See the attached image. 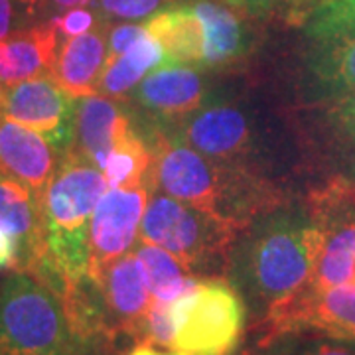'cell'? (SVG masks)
<instances>
[{
    "label": "cell",
    "instance_id": "cell-29",
    "mask_svg": "<svg viewBox=\"0 0 355 355\" xmlns=\"http://www.w3.org/2000/svg\"><path fill=\"white\" fill-rule=\"evenodd\" d=\"M148 36L146 24H119L107 36V46H109V58L125 53L128 48H132L139 40Z\"/></svg>",
    "mask_w": 355,
    "mask_h": 355
},
{
    "label": "cell",
    "instance_id": "cell-36",
    "mask_svg": "<svg viewBox=\"0 0 355 355\" xmlns=\"http://www.w3.org/2000/svg\"><path fill=\"white\" fill-rule=\"evenodd\" d=\"M128 355H176L174 352L172 354H164V352H158V349H154L150 343H140V345H137L132 352Z\"/></svg>",
    "mask_w": 355,
    "mask_h": 355
},
{
    "label": "cell",
    "instance_id": "cell-16",
    "mask_svg": "<svg viewBox=\"0 0 355 355\" xmlns=\"http://www.w3.org/2000/svg\"><path fill=\"white\" fill-rule=\"evenodd\" d=\"M109 60L107 36L101 30L65 38L58 50L51 76L76 99L93 95L99 87L105 65Z\"/></svg>",
    "mask_w": 355,
    "mask_h": 355
},
{
    "label": "cell",
    "instance_id": "cell-32",
    "mask_svg": "<svg viewBox=\"0 0 355 355\" xmlns=\"http://www.w3.org/2000/svg\"><path fill=\"white\" fill-rule=\"evenodd\" d=\"M298 355H355V342L343 340H320L306 345Z\"/></svg>",
    "mask_w": 355,
    "mask_h": 355
},
{
    "label": "cell",
    "instance_id": "cell-11",
    "mask_svg": "<svg viewBox=\"0 0 355 355\" xmlns=\"http://www.w3.org/2000/svg\"><path fill=\"white\" fill-rule=\"evenodd\" d=\"M53 144L32 128L0 114V164L4 174L42 196L55 168Z\"/></svg>",
    "mask_w": 355,
    "mask_h": 355
},
{
    "label": "cell",
    "instance_id": "cell-35",
    "mask_svg": "<svg viewBox=\"0 0 355 355\" xmlns=\"http://www.w3.org/2000/svg\"><path fill=\"white\" fill-rule=\"evenodd\" d=\"M91 0H48V8L51 12L62 14L69 8H77V6H85Z\"/></svg>",
    "mask_w": 355,
    "mask_h": 355
},
{
    "label": "cell",
    "instance_id": "cell-9",
    "mask_svg": "<svg viewBox=\"0 0 355 355\" xmlns=\"http://www.w3.org/2000/svg\"><path fill=\"white\" fill-rule=\"evenodd\" d=\"M76 109V97L55 77L40 76L6 89L2 114L44 135L55 148H65L73 139Z\"/></svg>",
    "mask_w": 355,
    "mask_h": 355
},
{
    "label": "cell",
    "instance_id": "cell-15",
    "mask_svg": "<svg viewBox=\"0 0 355 355\" xmlns=\"http://www.w3.org/2000/svg\"><path fill=\"white\" fill-rule=\"evenodd\" d=\"M191 65L166 64L156 67L140 81L137 99L150 113L178 119L202 107L203 83Z\"/></svg>",
    "mask_w": 355,
    "mask_h": 355
},
{
    "label": "cell",
    "instance_id": "cell-22",
    "mask_svg": "<svg viewBox=\"0 0 355 355\" xmlns=\"http://www.w3.org/2000/svg\"><path fill=\"white\" fill-rule=\"evenodd\" d=\"M135 254L144 266L153 300L172 304L174 300L188 294L198 284V280L193 277L186 275L188 268L182 265L174 254L168 253L158 245L142 241L137 247Z\"/></svg>",
    "mask_w": 355,
    "mask_h": 355
},
{
    "label": "cell",
    "instance_id": "cell-5",
    "mask_svg": "<svg viewBox=\"0 0 355 355\" xmlns=\"http://www.w3.org/2000/svg\"><path fill=\"white\" fill-rule=\"evenodd\" d=\"M239 221L207 214L170 196H153L140 223V239L166 249L188 272L227 254Z\"/></svg>",
    "mask_w": 355,
    "mask_h": 355
},
{
    "label": "cell",
    "instance_id": "cell-23",
    "mask_svg": "<svg viewBox=\"0 0 355 355\" xmlns=\"http://www.w3.org/2000/svg\"><path fill=\"white\" fill-rule=\"evenodd\" d=\"M153 153L144 140L128 127L119 139L107 166L103 168L109 188H139L150 182L153 174Z\"/></svg>",
    "mask_w": 355,
    "mask_h": 355
},
{
    "label": "cell",
    "instance_id": "cell-27",
    "mask_svg": "<svg viewBox=\"0 0 355 355\" xmlns=\"http://www.w3.org/2000/svg\"><path fill=\"white\" fill-rule=\"evenodd\" d=\"M172 318H170V304L153 300V304L146 312L140 338H144L148 343H158L170 349L172 345Z\"/></svg>",
    "mask_w": 355,
    "mask_h": 355
},
{
    "label": "cell",
    "instance_id": "cell-34",
    "mask_svg": "<svg viewBox=\"0 0 355 355\" xmlns=\"http://www.w3.org/2000/svg\"><path fill=\"white\" fill-rule=\"evenodd\" d=\"M14 24V2L12 0H0V42L12 34Z\"/></svg>",
    "mask_w": 355,
    "mask_h": 355
},
{
    "label": "cell",
    "instance_id": "cell-3",
    "mask_svg": "<svg viewBox=\"0 0 355 355\" xmlns=\"http://www.w3.org/2000/svg\"><path fill=\"white\" fill-rule=\"evenodd\" d=\"M150 184L166 196L198 207L207 214L239 221L243 207L257 202L263 193L247 186L249 178L239 172L223 170L219 162H209L207 156L188 146L184 140L156 137L153 148Z\"/></svg>",
    "mask_w": 355,
    "mask_h": 355
},
{
    "label": "cell",
    "instance_id": "cell-20",
    "mask_svg": "<svg viewBox=\"0 0 355 355\" xmlns=\"http://www.w3.org/2000/svg\"><path fill=\"white\" fill-rule=\"evenodd\" d=\"M190 4L205 32L203 67H217L237 60L245 50L247 34L235 10L214 0H190Z\"/></svg>",
    "mask_w": 355,
    "mask_h": 355
},
{
    "label": "cell",
    "instance_id": "cell-25",
    "mask_svg": "<svg viewBox=\"0 0 355 355\" xmlns=\"http://www.w3.org/2000/svg\"><path fill=\"white\" fill-rule=\"evenodd\" d=\"M349 26H355V0H322L308 22V36L314 40Z\"/></svg>",
    "mask_w": 355,
    "mask_h": 355
},
{
    "label": "cell",
    "instance_id": "cell-38",
    "mask_svg": "<svg viewBox=\"0 0 355 355\" xmlns=\"http://www.w3.org/2000/svg\"><path fill=\"white\" fill-rule=\"evenodd\" d=\"M4 95H6V91L2 89V81H0V114H2V105H4Z\"/></svg>",
    "mask_w": 355,
    "mask_h": 355
},
{
    "label": "cell",
    "instance_id": "cell-26",
    "mask_svg": "<svg viewBox=\"0 0 355 355\" xmlns=\"http://www.w3.org/2000/svg\"><path fill=\"white\" fill-rule=\"evenodd\" d=\"M97 8L107 18L116 20H148L164 0H95Z\"/></svg>",
    "mask_w": 355,
    "mask_h": 355
},
{
    "label": "cell",
    "instance_id": "cell-39",
    "mask_svg": "<svg viewBox=\"0 0 355 355\" xmlns=\"http://www.w3.org/2000/svg\"><path fill=\"white\" fill-rule=\"evenodd\" d=\"M349 186H352V193H354L355 198V180H349Z\"/></svg>",
    "mask_w": 355,
    "mask_h": 355
},
{
    "label": "cell",
    "instance_id": "cell-18",
    "mask_svg": "<svg viewBox=\"0 0 355 355\" xmlns=\"http://www.w3.org/2000/svg\"><path fill=\"white\" fill-rule=\"evenodd\" d=\"M310 73L328 99L355 95V26L314 38Z\"/></svg>",
    "mask_w": 355,
    "mask_h": 355
},
{
    "label": "cell",
    "instance_id": "cell-33",
    "mask_svg": "<svg viewBox=\"0 0 355 355\" xmlns=\"http://www.w3.org/2000/svg\"><path fill=\"white\" fill-rule=\"evenodd\" d=\"M239 355H294L292 354V343L286 342V338L277 340H261L257 347H251Z\"/></svg>",
    "mask_w": 355,
    "mask_h": 355
},
{
    "label": "cell",
    "instance_id": "cell-40",
    "mask_svg": "<svg viewBox=\"0 0 355 355\" xmlns=\"http://www.w3.org/2000/svg\"><path fill=\"white\" fill-rule=\"evenodd\" d=\"M0 172H4V170H2V164H0Z\"/></svg>",
    "mask_w": 355,
    "mask_h": 355
},
{
    "label": "cell",
    "instance_id": "cell-1",
    "mask_svg": "<svg viewBox=\"0 0 355 355\" xmlns=\"http://www.w3.org/2000/svg\"><path fill=\"white\" fill-rule=\"evenodd\" d=\"M107 190L101 168L73 150L40 196L42 254L34 272L62 298L89 279L91 217Z\"/></svg>",
    "mask_w": 355,
    "mask_h": 355
},
{
    "label": "cell",
    "instance_id": "cell-24",
    "mask_svg": "<svg viewBox=\"0 0 355 355\" xmlns=\"http://www.w3.org/2000/svg\"><path fill=\"white\" fill-rule=\"evenodd\" d=\"M326 116L334 142L338 144L343 162L354 176L352 180H355V95L334 99Z\"/></svg>",
    "mask_w": 355,
    "mask_h": 355
},
{
    "label": "cell",
    "instance_id": "cell-28",
    "mask_svg": "<svg viewBox=\"0 0 355 355\" xmlns=\"http://www.w3.org/2000/svg\"><path fill=\"white\" fill-rule=\"evenodd\" d=\"M51 22L55 24L58 32L64 38H73V36H81L95 30L99 20H97L95 10H91L87 6H77V8H69L65 12L58 14Z\"/></svg>",
    "mask_w": 355,
    "mask_h": 355
},
{
    "label": "cell",
    "instance_id": "cell-14",
    "mask_svg": "<svg viewBox=\"0 0 355 355\" xmlns=\"http://www.w3.org/2000/svg\"><path fill=\"white\" fill-rule=\"evenodd\" d=\"M128 127L130 121L127 114L107 95L93 93L81 97L76 109V153L103 170Z\"/></svg>",
    "mask_w": 355,
    "mask_h": 355
},
{
    "label": "cell",
    "instance_id": "cell-19",
    "mask_svg": "<svg viewBox=\"0 0 355 355\" xmlns=\"http://www.w3.org/2000/svg\"><path fill=\"white\" fill-rule=\"evenodd\" d=\"M146 30L160 42L170 62L184 65H203L205 32L200 16L190 2L158 10L146 20Z\"/></svg>",
    "mask_w": 355,
    "mask_h": 355
},
{
    "label": "cell",
    "instance_id": "cell-30",
    "mask_svg": "<svg viewBox=\"0 0 355 355\" xmlns=\"http://www.w3.org/2000/svg\"><path fill=\"white\" fill-rule=\"evenodd\" d=\"M233 10H243L247 14H272L298 6L306 0H223Z\"/></svg>",
    "mask_w": 355,
    "mask_h": 355
},
{
    "label": "cell",
    "instance_id": "cell-10",
    "mask_svg": "<svg viewBox=\"0 0 355 355\" xmlns=\"http://www.w3.org/2000/svg\"><path fill=\"white\" fill-rule=\"evenodd\" d=\"M95 282L101 291L103 306L114 324L140 338L144 318L153 304V294L139 257L123 254L107 266Z\"/></svg>",
    "mask_w": 355,
    "mask_h": 355
},
{
    "label": "cell",
    "instance_id": "cell-37",
    "mask_svg": "<svg viewBox=\"0 0 355 355\" xmlns=\"http://www.w3.org/2000/svg\"><path fill=\"white\" fill-rule=\"evenodd\" d=\"M18 2H20L22 6H26V8H34V6H36V4H40L42 0H18Z\"/></svg>",
    "mask_w": 355,
    "mask_h": 355
},
{
    "label": "cell",
    "instance_id": "cell-4",
    "mask_svg": "<svg viewBox=\"0 0 355 355\" xmlns=\"http://www.w3.org/2000/svg\"><path fill=\"white\" fill-rule=\"evenodd\" d=\"M176 355H231L245 330V302L225 280H198L170 304Z\"/></svg>",
    "mask_w": 355,
    "mask_h": 355
},
{
    "label": "cell",
    "instance_id": "cell-13",
    "mask_svg": "<svg viewBox=\"0 0 355 355\" xmlns=\"http://www.w3.org/2000/svg\"><path fill=\"white\" fill-rule=\"evenodd\" d=\"M60 32L53 22L10 34L0 42V81L12 87L26 79L50 76L58 60Z\"/></svg>",
    "mask_w": 355,
    "mask_h": 355
},
{
    "label": "cell",
    "instance_id": "cell-8",
    "mask_svg": "<svg viewBox=\"0 0 355 355\" xmlns=\"http://www.w3.org/2000/svg\"><path fill=\"white\" fill-rule=\"evenodd\" d=\"M148 200L146 184L139 188H109L103 193L89 229V279H99L107 266L130 251L140 235Z\"/></svg>",
    "mask_w": 355,
    "mask_h": 355
},
{
    "label": "cell",
    "instance_id": "cell-17",
    "mask_svg": "<svg viewBox=\"0 0 355 355\" xmlns=\"http://www.w3.org/2000/svg\"><path fill=\"white\" fill-rule=\"evenodd\" d=\"M0 231L20 243L26 270H34L42 254L40 196L4 172H0Z\"/></svg>",
    "mask_w": 355,
    "mask_h": 355
},
{
    "label": "cell",
    "instance_id": "cell-31",
    "mask_svg": "<svg viewBox=\"0 0 355 355\" xmlns=\"http://www.w3.org/2000/svg\"><path fill=\"white\" fill-rule=\"evenodd\" d=\"M4 268H18V270H26V259L24 251L20 247V243L8 233L0 231V270Z\"/></svg>",
    "mask_w": 355,
    "mask_h": 355
},
{
    "label": "cell",
    "instance_id": "cell-21",
    "mask_svg": "<svg viewBox=\"0 0 355 355\" xmlns=\"http://www.w3.org/2000/svg\"><path fill=\"white\" fill-rule=\"evenodd\" d=\"M166 64H174V62H170L160 42L148 34L139 40L132 48H128L125 53L107 60L97 89L107 97H125L128 91L139 87L140 81L150 71Z\"/></svg>",
    "mask_w": 355,
    "mask_h": 355
},
{
    "label": "cell",
    "instance_id": "cell-6",
    "mask_svg": "<svg viewBox=\"0 0 355 355\" xmlns=\"http://www.w3.org/2000/svg\"><path fill=\"white\" fill-rule=\"evenodd\" d=\"M67 316L42 280L22 270L0 286V355H55L65 340Z\"/></svg>",
    "mask_w": 355,
    "mask_h": 355
},
{
    "label": "cell",
    "instance_id": "cell-7",
    "mask_svg": "<svg viewBox=\"0 0 355 355\" xmlns=\"http://www.w3.org/2000/svg\"><path fill=\"white\" fill-rule=\"evenodd\" d=\"M265 326L263 340L314 330L326 338L355 342V280L326 291L306 286L294 298L272 308L265 316Z\"/></svg>",
    "mask_w": 355,
    "mask_h": 355
},
{
    "label": "cell",
    "instance_id": "cell-2",
    "mask_svg": "<svg viewBox=\"0 0 355 355\" xmlns=\"http://www.w3.org/2000/svg\"><path fill=\"white\" fill-rule=\"evenodd\" d=\"M322 247L324 231L314 221L263 229L239 263L243 294L266 316L312 282Z\"/></svg>",
    "mask_w": 355,
    "mask_h": 355
},
{
    "label": "cell",
    "instance_id": "cell-12",
    "mask_svg": "<svg viewBox=\"0 0 355 355\" xmlns=\"http://www.w3.org/2000/svg\"><path fill=\"white\" fill-rule=\"evenodd\" d=\"M182 140L203 156L223 162L239 158L249 150L251 128L239 109L214 105L182 127Z\"/></svg>",
    "mask_w": 355,
    "mask_h": 355
}]
</instances>
